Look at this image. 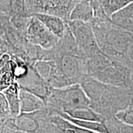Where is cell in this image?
I'll list each match as a JSON object with an SVG mask.
<instances>
[{
  "instance_id": "obj_23",
  "label": "cell",
  "mask_w": 133,
  "mask_h": 133,
  "mask_svg": "<svg viewBox=\"0 0 133 133\" xmlns=\"http://www.w3.org/2000/svg\"><path fill=\"white\" fill-rule=\"evenodd\" d=\"M126 133H133V127L129 126V128L126 130Z\"/></svg>"
},
{
  "instance_id": "obj_20",
  "label": "cell",
  "mask_w": 133,
  "mask_h": 133,
  "mask_svg": "<svg viewBox=\"0 0 133 133\" xmlns=\"http://www.w3.org/2000/svg\"><path fill=\"white\" fill-rule=\"evenodd\" d=\"M117 118L123 122L128 124L129 126L133 127V110H125L121 111L116 114Z\"/></svg>"
},
{
  "instance_id": "obj_7",
  "label": "cell",
  "mask_w": 133,
  "mask_h": 133,
  "mask_svg": "<svg viewBox=\"0 0 133 133\" xmlns=\"http://www.w3.org/2000/svg\"><path fill=\"white\" fill-rule=\"evenodd\" d=\"M17 82L21 89L30 92L40 98L46 105L53 88L38 74L32 65H30L28 74Z\"/></svg>"
},
{
  "instance_id": "obj_21",
  "label": "cell",
  "mask_w": 133,
  "mask_h": 133,
  "mask_svg": "<svg viewBox=\"0 0 133 133\" xmlns=\"http://www.w3.org/2000/svg\"><path fill=\"white\" fill-rule=\"evenodd\" d=\"M0 104H1V119L4 120L6 116L11 115V111H10L9 105H8V102L6 101L4 96L3 93L1 92L0 94Z\"/></svg>"
},
{
  "instance_id": "obj_8",
  "label": "cell",
  "mask_w": 133,
  "mask_h": 133,
  "mask_svg": "<svg viewBox=\"0 0 133 133\" xmlns=\"http://www.w3.org/2000/svg\"><path fill=\"white\" fill-rule=\"evenodd\" d=\"M79 84L90 99L91 107L100 102L108 87V84H104L89 75H86Z\"/></svg>"
},
{
  "instance_id": "obj_14",
  "label": "cell",
  "mask_w": 133,
  "mask_h": 133,
  "mask_svg": "<svg viewBox=\"0 0 133 133\" xmlns=\"http://www.w3.org/2000/svg\"><path fill=\"white\" fill-rule=\"evenodd\" d=\"M0 70H1V92H2L11 84L16 82L13 74L11 56L8 54L1 55L0 60Z\"/></svg>"
},
{
  "instance_id": "obj_2",
  "label": "cell",
  "mask_w": 133,
  "mask_h": 133,
  "mask_svg": "<svg viewBox=\"0 0 133 133\" xmlns=\"http://www.w3.org/2000/svg\"><path fill=\"white\" fill-rule=\"evenodd\" d=\"M65 113L84 107H91V102L79 84L62 88H52L46 105Z\"/></svg>"
},
{
  "instance_id": "obj_1",
  "label": "cell",
  "mask_w": 133,
  "mask_h": 133,
  "mask_svg": "<svg viewBox=\"0 0 133 133\" xmlns=\"http://www.w3.org/2000/svg\"><path fill=\"white\" fill-rule=\"evenodd\" d=\"M90 25L101 51L123 64L124 57L133 44V33L116 25L111 21L94 22Z\"/></svg>"
},
{
  "instance_id": "obj_18",
  "label": "cell",
  "mask_w": 133,
  "mask_h": 133,
  "mask_svg": "<svg viewBox=\"0 0 133 133\" xmlns=\"http://www.w3.org/2000/svg\"><path fill=\"white\" fill-rule=\"evenodd\" d=\"M57 113L60 116H61L63 118L70 121L74 124L79 126V127L89 129V130L99 133H110L107 125H106V123L96 122V121L80 120V119L73 118L64 112Z\"/></svg>"
},
{
  "instance_id": "obj_5",
  "label": "cell",
  "mask_w": 133,
  "mask_h": 133,
  "mask_svg": "<svg viewBox=\"0 0 133 133\" xmlns=\"http://www.w3.org/2000/svg\"><path fill=\"white\" fill-rule=\"evenodd\" d=\"M25 37L30 44L44 50L54 48L59 40L34 16L30 18Z\"/></svg>"
},
{
  "instance_id": "obj_4",
  "label": "cell",
  "mask_w": 133,
  "mask_h": 133,
  "mask_svg": "<svg viewBox=\"0 0 133 133\" xmlns=\"http://www.w3.org/2000/svg\"><path fill=\"white\" fill-rule=\"evenodd\" d=\"M67 25L83 57L87 59L102 52L90 24L81 21H70Z\"/></svg>"
},
{
  "instance_id": "obj_12",
  "label": "cell",
  "mask_w": 133,
  "mask_h": 133,
  "mask_svg": "<svg viewBox=\"0 0 133 133\" xmlns=\"http://www.w3.org/2000/svg\"><path fill=\"white\" fill-rule=\"evenodd\" d=\"M21 114H31L41 110L46 105L42 99L27 91H20Z\"/></svg>"
},
{
  "instance_id": "obj_19",
  "label": "cell",
  "mask_w": 133,
  "mask_h": 133,
  "mask_svg": "<svg viewBox=\"0 0 133 133\" xmlns=\"http://www.w3.org/2000/svg\"><path fill=\"white\" fill-rule=\"evenodd\" d=\"M63 121H64V127L66 130L71 131L72 133H99L76 126L64 118H63Z\"/></svg>"
},
{
  "instance_id": "obj_13",
  "label": "cell",
  "mask_w": 133,
  "mask_h": 133,
  "mask_svg": "<svg viewBox=\"0 0 133 133\" xmlns=\"http://www.w3.org/2000/svg\"><path fill=\"white\" fill-rule=\"evenodd\" d=\"M21 88L17 82H15L6 89L3 93L7 101L11 115L17 117L21 114V99H20Z\"/></svg>"
},
{
  "instance_id": "obj_24",
  "label": "cell",
  "mask_w": 133,
  "mask_h": 133,
  "mask_svg": "<svg viewBox=\"0 0 133 133\" xmlns=\"http://www.w3.org/2000/svg\"><path fill=\"white\" fill-rule=\"evenodd\" d=\"M131 81H132L133 83V70H132L131 71Z\"/></svg>"
},
{
  "instance_id": "obj_25",
  "label": "cell",
  "mask_w": 133,
  "mask_h": 133,
  "mask_svg": "<svg viewBox=\"0 0 133 133\" xmlns=\"http://www.w3.org/2000/svg\"><path fill=\"white\" fill-rule=\"evenodd\" d=\"M19 133H27V132H21V131H20Z\"/></svg>"
},
{
  "instance_id": "obj_10",
  "label": "cell",
  "mask_w": 133,
  "mask_h": 133,
  "mask_svg": "<svg viewBox=\"0 0 133 133\" xmlns=\"http://www.w3.org/2000/svg\"><path fill=\"white\" fill-rule=\"evenodd\" d=\"M34 16L41 21L46 27L58 38L60 39L64 36L67 29V22L61 17L43 14H36Z\"/></svg>"
},
{
  "instance_id": "obj_3",
  "label": "cell",
  "mask_w": 133,
  "mask_h": 133,
  "mask_svg": "<svg viewBox=\"0 0 133 133\" xmlns=\"http://www.w3.org/2000/svg\"><path fill=\"white\" fill-rule=\"evenodd\" d=\"M81 0H25L30 16L43 14L61 17L66 22L75 6Z\"/></svg>"
},
{
  "instance_id": "obj_15",
  "label": "cell",
  "mask_w": 133,
  "mask_h": 133,
  "mask_svg": "<svg viewBox=\"0 0 133 133\" xmlns=\"http://www.w3.org/2000/svg\"><path fill=\"white\" fill-rule=\"evenodd\" d=\"M116 25L133 32V1L128 4L111 18Z\"/></svg>"
},
{
  "instance_id": "obj_6",
  "label": "cell",
  "mask_w": 133,
  "mask_h": 133,
  "mask_svg": "<svg viewBox=\"0 0 133 133\" xmlns=\"http://www.w3.org/2000/svg\"><path fill=\"white\" fill-rule=\"evenodd\" d=\"M86 61V59L79 56L67 55L56 61L68 86L80 84L83 78L88 75Z\"/></svg>"
},
{
  "instance_id": "obj_22",
  "label": "cell",
  "mask_w": 133,
  "mask_h": 133,
  "mask_svg": "<svg viewBox=\"0 0 133 133\" xmlns=\"http://www.w3.org/2000/svg\"><path fill=\"white\" fill-rule=\"evenodd\" d=\"M123 64L131 70H133V44L124 57Z\"/></svg>"
},
{
  "instance_id": "obj_11",
  "label": "cell",
  "mask_w": 133,
  "mask_h": 133,
  "mask_svg": "<svg viewBox=\"0 0 133 133\" xmlns=\"http://www.w3.org/2000/svg\"><path fill=\"white\" fill-rule=\"evenodd\" d=\"M70 21H77L89 24H92L94 21V12L90 1L81 0L79 1L71 11Z\"/></svg>"
},
{
  "instance_id": "obj_9",
  "label": "cell",
  "mask_w": 133,
  "mask_h": 133,
  "mask_svg": "<svg viewBox=\"0 0 133 133\" xmlns=\"http://www.w3.org/2000/svg\"><path fill=\"white\" fill-rule=\"evenodd\" d=\"M1 14L9 19L30 17L25 0H1Z\"/></svg>"
},
{
  "instance_id": "obj_16",
  "label": "cell",
  "mask_w": 133,
  "mask_h": 133,
  "mask_svg": "<svg viewBox=\"0 0 133 133\" xmlns=\"http://www.w3.org/2000/svg\"><path fill=\"white\" fill-rule=\"evenodd\" d=\"M73 118L84 121H96L106 123L105 118L102 115L96 112L91 107H84L65 113Z\"/></svg>"
},
{
  "instance_id": "obj_17",
  "label": "cell",
  "mask_w": 133,
  "mask_h": 133,
  "mask_svg": "<svg viewBox=\"0 0 133 133\" xmlns=\"http://www.w3.org/2000/svg\"><path fill=\"white\" fill-rule=\"evenodd\" d=\"M34 114H21L15 119V126L21 132L36 133L38 129L37 119L33 116Z\"/></svg>"
}]
</instances>
